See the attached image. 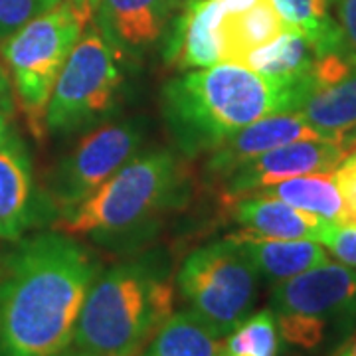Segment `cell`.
I'll list each match as a JSON object with an SVG mask.
<instances>
[{
    "label": "cell",
    "mask_w": 356,
    "mask_h": 356,
    "mask_svg": "<svg viewBox=\"0 0 356 356\" xmlns=\"http://www.w3.org/2000/svg\"><path fill=\"white\" fill-rule=\"evenodd\" d=\"M99 261L64 232L20 238L0 264V356H56L76 332Z\"/></svg>",
    "instance_id": "6da1fadb"
},
{
    "label": "cell",
    "mask_w": 356,
    "mask_h": 356,
    "mask_svg": "<svg viewBox=\"0 0 356 356\" xmlns=\"http://www.w3.org/2000/svg\"><path fill=\"white\" fill-rule=\"evenodd\" d=\"M313 76L281 83L242 64L186 70L161 91V113L177 153L194 159L271 113L297 111Z\"/></svg>",
    "instance_id": "7a4b0ae2"
},
{
    "label": "cell",
    "mask_w": 356,
    "mask_h": 356,
    "mask_svg": "<svg viewBox=\"0 0 356 356\" xmlns=\"http://www.w3.org/2000/svg\"><path fill=\"white\" fill-rule=\"evenodd\" d=\"M188 198V170L170 149L140 151L56 229L99 245L131 252L153 238L168 212Z\"/></svg>",
    "instance_id": "3957f363"
},
{
    "label": "cell",
    "mask_w": 356,
    "mask_h": 356,
    "mask_svg": "<svg viewBox=\"0 0 356 356\" xmlns=\"http://www.w3.org/2000/svg\"><path fill=\"white\" fill-rule=\"evenodd\" d=\"M170 259L153 250L99 271L74 332V348L99 356H140L172 315Z\"/></svg>",
    "instance_id": "277c9868"
},
{
    "label": "cell",
    "mask_w": 356,
    "mask_h": 356,
    "mask_svg": "<svg viewBox=\"0 0 356 356\" xmlns=\"http://www.w3.org/2000/svg\"><path fill=\"white\" fill-rule=\"evenodd\" d=\"M88 20L89 14L74 0H60L0 42V60L6 65L26 123L36 137L46 133L51 89Z\"/></svg>",
    "instance_id": "5b68a950"
},
{
    "label": "cell",
    "mask_w": 356,
    "mask_h": 356,
    "mask_svg": "<svg viewBox=\"0 0 356 356\" xmlns=\"http://www.w3.org/2000/svg\"><path fill=\"white\" fill-rule=\"evenodd\" d=\"M175 283L192 313L222 339L250 317L259 273L229 236L192 250L178 267Z\"/></svg>",
    "instance_id": "8992f818"
},
{
    "label": "cell",
    "mask_w": 356,
    "mask_h": 356,
    "mask_svg": "<svg viewBox=\"0 0 356 356\" xmlns=\"http://www.w3.org/2000/svg\"><path fill=\"white\" fill-rule=\"evenodd\" d=\"M119 58L95 26L81 34L51 89L46 133L72 137L91 131L111 117L123 86Z\"/></svg>",
    "instance_id": "52a82bcc"
},
{
    "label": "cell",
    "mask_w": 356,
    "mask_h": 356,
    "mask_svg": "<svg viewBox=\"0 0 356 356\" xmlns=\"http://www.w3.org/2000/svg\"><path fill=\"white\" fill-rule=\"evenodd\" d=\"M269 309L287 343L305 350L317 348L331 327H348L356 317L355 267L329 259L273 283Z\"/></svg>",
    "instance_id": "ba28073f"
},
{
    "label": "cell",
    "mask_w": 356,
    "mask_h": 356,
    "mask_svg": "<svg viewBox=\"0 0 356 356\" xmlns=\"http://www.w3.org/2000/svg\"><path fill=\"white\" fill-rule=\"evenodd\" d=\"M145 137L147 129L140 119L105 121L86 133L46 180V196L56 216H65L86 202L143 151Z\"/></svg>",
    "instance_id": "9c48e42d"
},
{
    "label": "cell",
    "mask_w": 356,
    "mask_h": 356,
    "mask_svg": "<svg viewBox=\"0 0 356 356\" xmlns=\"http://www.w3.org/2000/svg\"><path fill=\"white\" fill-rule=\"evenodd\" d=\"M311 76V89L297 113L318 139L350 153L356 147V54L344 48L321 56Z\"/></svg>",
    "instance_id": "30bf717a"
},
{
    "label": "cell",
    "mask_w": 356,
    "mask_h": 356,
    "mask_svg": "<svg viewBox=\"0 0 356 356\" xmlns=\"http://www.w3.org/2000/svg\"><path fill=\"white\" fill-rule=\"evenodd\" d=\"M348 153L343 147L323 139L295 140L275 147L267 153L252 159L248 165L232 172L218 186L226 202H234L259 188L277 184L287 178L332 172L343 163Z\"/></svg>",
    "instance_id": "8fae6325"
},
{
    "label": "cell",
    "mask_w": 356,
    "mask_h": 356,
    "mask_svg": "<svg viewBox=\"0 0 356 356\" xmlns=\"http://www.w3.org/2000/svg\"><path fill=\"white\" fill-rule=\"evenodd\" d=\"M56 222L46 192H38L28 149L13 133L0 143V242H18L38 224Z\"/></svg>",
    "instance_id": "7c38bea8"
},
{
    "label": "cell",
    "mask_w": 356,
    "mask_h": 356,
    "mask_svg": "<svg viewBox=\"0 0 356 356\" xmlns=\"http://www.w3.org/2000/svg\"><path fill=\"white\" fill-rule=\"evenodd\" d=\"M184 0H97V30L113 50L139 60L163 38L166 26Z\"/></svg>",
    "instance_id": "4fadbf2b"
},
{
    "label": "cell",
    "mask_w": 356,
    "mask_h": 356,
    "mask_svg": "<svg viewBox=\"0 0 356 356\" xmlns=\"http://www.w3.org/2000/svg\"><path fill=\"white\" fill-rule=\"evenodd\" d=\"M307 139L318 137L297 111L261 117L252 125L238 131L234 137L224 140L222 145H218L214 151H210L204 165L206 180L218 186L222 180H226L232 172L248 165L255 156L281 145Z\"/></svg>",
    "instance_id": "5bb4252c"
},
{
    "label": "cell",
    "mask_w": 356,
    "mask_h": 356,
    "mask_svg": "<svg viewBox=\"0 0 356 356\" xmlns=\"http://www.w3.org/2000/svg\"><path fill=\"white\" fill-rule=\"evenodd\" d=\"M289 30L271 0H222L216 36L222 62L242 64L257 48Z\"/></svg>",
    "instance_id": "9a60e30c"
},
{
    "label": "cell",
    "mask_w": 356,
    "mask_h": 356,
    "mask_svg": "<svg viewBox=\"0 0 356 356\" xmlns=\"http://www.w3.org/2000/svg\"><path fill=\"white\" fill-rule=\"evenodd\" d=\"M222 0H184L165 44V60L175 70L222 64L216 24Z\"/></svg>",
    "instance_id": "2e32d148"
},
{
    "label": "cell",
    "mask_w": 356,
    "mask_h": 356,
    "mask_svg": "<svg viewBox=\"0 0 356 356\" xmlns=\"http://www.w3.org/2000/svg\"><path fill=\"white\" fill-rule=\"evenodd\" d=\"M234 220L245 232L275 240H315L325 220L273 196L250 194L232 202Z\"/></svg>",
    "instance_id": "e0dca14e"
},
{
    "label": "cell",
    "mask_w": 356,
    "mask_h": 356,
    "mask_svg": "<svg viewBox=\"0 0 356 356\" xmlns=\"http://www.w3.org/2000/svg\"><path fill=\"white\" fill-rule=\"evenodd\" d=\"M232 238L242 245L257 273L271 283L289 280L329 261V254L315 240H275L245 229Z\"/></svg>",
    "instance_id": "ac0fdd59"
},
{
    "label": "cell",
    "mask_w": 356,
    "mask_h": 356,
    "mask_svg": "<svg viewBox=\"0 0 356 356\" xmlns=\"http://www.w3.org/2000/svg\"><path fill=\"white\" fill-rule=\"evenodd\" d=\"M317 54L297 30H285L280 38L248 54L242 65L281 83H295L311 76Z\"/></svg>",
    "instance_id": "d6986e66"
},
{
    "label": "cell",
    "mask_w": 356,
    "mask_h": 356,
    "mask_svg": "<svg viewBox=\"0 0 356 356\" xmlns=\"http://www.w3.org/2000/svg\"><path fill=\"white\" fill-rule=\"evenodd\" d=\"M254 194L280 198L283 202L291 204L295 208L309 212V214H315L323 220L344 222V204L341 192L334 184L332 172H317V175L287 178L277 184L259 188Z\"/></svg>",
    "instance_id": "ffe728a7"
},
{
    "label": "cell",
    "mask_w": 356,
    "mask_h": 356,
    "mask_svg": "<svg viewBox=\"0 0 356 356\" xmlns=\"http://www.w3.org/2000/svg\"><path fill=\"white\" fill-rule=\"evenodd\" d=\"M220 337L192 311L166 318L140 356H218Z\"/></svg>",
    "instance_id": "44dd1931"
},
{
    "label": "cell",
    "mask_w": 356,
    "mask_h": 356,
    "mask_svg": "<svg viewBox=\"0 0 356 356\" xmlns=\"http://www.w3.org/2000/svg\"><path fill=\"white\" fill-rule=\"evenodd\" d=\"M285 24L311 44L317 58L346 46L343 30L329 13V0H271Z\"/></svg>",
    "instance_id": "7402d4cb"
},
{
    "label": "cell",
    "mask_w": 356,
    "mask_h": 356,
    "mask_svg": "<svg viewBox=\"0 0 356 356\" xmlns=\"http://www.w3.org/2000/svg\"><path fill=\"white\" fill-rule=\"evenodd\" d=\"M281 334L271 309L242 321L220 343L218 356H277Z\"/></svg>",
    "instance_id": "603a6c76"
},
{
    "label": "cell",
    "mask_w": 356,
    "mask_h": 356,
    "mask_svg": "<svg viewBox=\"0 0 356 356\" xmlns=\"http://www.w3.org/2000/svg\"><path fill=\"white\" fill-rule=\"evenodd\" d=\"M317 242L325 245L341 264L356 267V224L325 220L318 229Z\"/></svg>",
    "instance_id": "cb8c5ba5"
},
{
    "label": "cell",
    "mask_w": 356,
    "mask_h": 356,
    "mask_svg": "<svg viewBox=\"0 0 356 356\" xmlns=\"http://www.w3.org/2000/svg\"><path fill=\"white\" fill-rule=\"evenodd\" d=\"M58 2L60 0H0V42Z\"/></svg>",
    "instance_id": "d4e9b609"
},
{
    "label": "cell",
    "mask_w": 356,
    "mask_h": 356,
    "mask_svg": "<svg viewBox=\"0 0 356 356\" xmlns=\"http://www.w3.org/2000/svg\"><path fill=\"white\" fill-rule=\"evenodd\" d=\"M332 177L343 198L344 222L356 224V163L350 156H346L343 163L332 170Z\"/></svg>",
    "instance_id": "484cf974"
},
{
    "label": "cell",
    "mask_w": 356,
    "mask_h": 356,
    "mask_svg": "<svg viewBox=\"0 0 356 356\" xmlns=\"http://www.w3.org/2000/svg\"><path fill=\"white\" fill-rule=\"evenodd\" d=\"M334 8H337L344 42L350 51L356 54V0H334Z\"/></svg>",
    "instance_id": "4316f807"
},
{
    "label": "cell",
    "mask_w": 356,
    "mask_h": 356,
    "mask_svg": "<svg viewBox=\"0 0 356 356\" xmlns=\"http://www.w3.org/2000/svg\"><path fill=\"white\" fill-rule=\"evenodd\" d=\"M13 107V83H10V77L6 74V70L0 65V109L10 115Z\"/></svg>",
    "instance_id": "83f0119b"
},
{
    "label": "cell",
    "mask_w": 356,
    "mask_h": 356,
    "mask_svg": "<svg viewBox=\"0 0 356 356\" xmlns=\"http://www.w3.org/2000/svg\"><path fill=\"white\" fill-rule=\"evenodd\" d=\"M13 133H14V129L10 127V115L4 113V111L0 109V143L8 139Z\"/></svg>",
    "instance_id": "f1b7e54d"
},
{
    "label": "cell",
    "mask_w": 356,
    "mask_h": 356,
    "mask_svg": "<svg viewBox=\"0 0 356 356\" xmlns=\"http://www.w3.org/2000/svg\"><path fill=\"white\" fill-rule=\"evenodd\" d=\"M337 356H356V334L337 353Z\"/></svg>",
    "instance_id": "f546056e"
},
{
    "label": "cell",
    "mask_w": 356,
    "mask_h": 356,
    "mask_svg": "<svg viewBox=\"0 0 356 356\" xmlns=\"http://www.w3.org/2000/svg\"><path fill=\"white\" fill-rule=\"evenodd\" d=\"M56 356H99V355H93V353H86V350H79V348H74V350H62L60 355Z\"/></svg>",
    "instance_id": "4dcf8cb0"
}]
</instances>
